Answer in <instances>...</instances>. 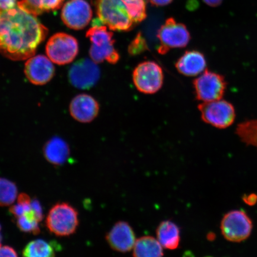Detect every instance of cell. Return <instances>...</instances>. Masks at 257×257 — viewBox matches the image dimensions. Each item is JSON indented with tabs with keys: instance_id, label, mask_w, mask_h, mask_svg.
Masks as SVG:
<instances>
[{
	"instance_id": "7",
	"label": "cell",
	"mask_w": 257,
	"mask_h": 257,
	"mask_svg": "<svg viewBox=\"0 0 257 257\" xmlns=\"http://www.w3.org/2000/svg\"><path fill=\"white\" fill-rule=\"evenodd\" d=\"M227 85L224 76L205 70L194 80L196 98L202 102L219 100L223 98Z\"/></svg>"
},
{
	"instance_id": "35",
	"label": "cell",
	"mask_w": 257,
	"mask_h": 257,
	"mask_svg": "<svg viewBox=\"0 0 257 257\" xmlns=\"http://www.w3.org/2000/svg\"><path fill=\"white\" fill-rule=\"evenodd\" d=\"M1 230H2V226L1 224H0V246H2V236L1 234Z\"/></svg>"
},
{
	"instance_id": "8",
	"label": "cell",
	"mask_w": 257,
	"mask_h": 257,
	"mask_svg": "<svg viewBox=\"0 0 257 257\" xmlns=\"http://www.w3.org/2000/svg\"><path fill=\"white\" fill-rule=\"evenodd\" d=\"M133 81L136 87L145 94H153L162 88L164 74L162 67L153 61H146L138 64L133 72Z\"/></svg>"
},
{
	"instance_id": "24",
	"label": "cell",
	"mask_w": 257,
	"mask_h": 257,
	"mask_svg": "<svg viewBox=\"0 0 257 257\" xmlns=\"http://www.w3.org/2000/svg\"><path fill=\"white\" fill-rule=\"evenodd\" d=\"M40 221L31 208L24 216L16 218V224L19 230L25 233L37 235L40 233Z\"/></svg>"
},
{
	"instance_id": "29",
	"label": "cell",
	"mask_w": 257,
	"mask_h": 257,
	"mask_svg": "<svg viewBox=\"0 0 257 257\" xmlns=\"http://www.w3.org/2000/svg\"><path fill=\"white\" fill-rule=\"evenodd\" d=\"M242 200L246 205L249 206H253L257 203V195L251 193V194L243 195Z\"/></svg>"
},
{
	"instance_id": "9",
	"label": "cell",
	"mask_w": 257,
	"mask_h": 257,
	"mask_svg": "<svg viewBox=\"0 0 257 257\" xmlns=\"http://www.w3.org/2000/svg\"><path fill=\"white\" fill-rule=\"evenodd\" d=\"M46 50L51 62L59 65H64L73 62L78 55V43L71 35L58 33L48 40Z\"/></svg>"
},
{
	"instance_id": "15",
	"label": "cell",
	"mask_w": 257,
	"mask_h": 257,
	"mask_svg": "<svg viewBox=\"0 0 257 257\" xmlns=\"http://www.w3.org/2000/svg\"><path fill=\"white\" fill-rule=\"evenodd\" d=\"M70 114L81 123H89L97 116L99 110L98 102L92 96L82 94L73 98L70 102Z\"/></svg>"
},
{
	"instance_id": "2",
	"label": "cell",
	"mask_w": 257,
	"mask_h": 257,
	"mask_svg": "<svg viewBox=\"0 0 257 257\" xmlns=\"http://www.w3.org/2000/svg\"><path fill=\"white\" fill-rule=\"evenodd\" d=\"M96 13L110 30L128 32L147 18V0H96Z\"/></svg>"
},
{
	"instance_id": "13",
	"label": "cell",
	"mask_w": 257,
	"mask_h": 257,
	"mask_svg": "<svg viewBox=\"0 0 257 257\" xmlns=\"http://www.w3.org/2000/svg\"><path fill=\"white\" fill-rule=\"evenodd\" d=\"M25 74L33 84L43 85L53 79L55 68L49 58L43 55L34 56L25 63Z\"/></svg>"
},
{
	"instance_id": "34",
	"label": "cell",
	"mask_w": 257,
	"mask_h": 257,
	"mask_svg": "<svg viewBox=\"0 0 257 257\" xmlns=\"http://www.w3.org/2000/svg\"><path fill=\"white\" fill-rule=\"evenodd\" d=\"M208 240H212L215 239V234L214 233H209L207 236Z\"/></svg>"
},
{
	"instance_id": "18",
	"label": "cell",
	"mask_w": 257,
	"mask_h": 257,
	"mask_svg": "<svg viewBox=\"0 0 257 257\" xmlns=\"http://www.w3.org/2000/svg\"><path fill=\"white\" fill-rule=\"evenodd\" d=\"M157 237L163 248L176 249L181 241L179 228L172 221H163L157 227Z\"/></svg>"
},
{
	"instance_id": "23",
	"label": "cell",
	"mask_w": 257,
	"mask_h": 257,
	"mask_svg": "<svg viewBox=\"0 0 257 257\" xmlns=\"http://www.w3.org/2000/svg\"><path fill=\"white\" fill-rule=\"evenodd\" d=\"M18 189L15 183L0 178V207H7L14 203L18 198Z\"/></svg>"
},
{
	"instance_id": "12",
	"label": "cell",
	"mask_w": 257,
	"mask_h": 257,
	"mask_svg": "<svg viewBox=\"0 0 257 257\" xmlns=\"http://www.w3.org/2000/svg\"><path fill=\"white\" fill-rule=\"evenodd\" d=\"M92 16L91 6L85 0H69L62 9V21L72 30H83L89 24Z\"/></svg>"
},
{
	"instance_id": "17",
	"label": "cell",
	"mask_w": 257,
	"mask_h": 257,
	"mask_svg": "<svg viewBox=\"0 0 257 257\" xmlns=\"http://www.w3.org/2000/svg\"><path fill=\"white\" fill-rule=\"evenodd\" d=\"M44 156L54 166H62L68 160L70 151L68 144L59 137H53L45 144Z\"/></svg>"
},
{
	"instance_id": "36",
	"label": "cell",
	"mask_w": 257,
	"mask_h": 257,
	"mask_svg": "<svg viewBox=\"0 0 257 257\" xmlns=\"http://www.w3.org/2000/svg\"><path fill=\"white\" fill-rule=\"evenodd\" d=\"M205 257H213V256H205Z\"/></svg>"
},
{
	"instance_id": "22",
	"label": "cell",
	"mask_w": 257,
	"mask_h": 257,
	"mask_svg": "<svg viewBox=\"0 0 257 257\" xmlns=\"http://www.w3.org/2000/svg\"><path fill=\"white\" fill-rule=\"evenodd\" d=\"M235 134L241 142L257 149V119L241 122L237 125Z\"/></svg>"
},
{
	"instance_id": "4",
	"label": "cell",
	"mask_w": 257,
	"mask_h": 257,
	"mask_svg": "<svg viewBox=\"0 0 257 257\" xmlns=\"http://www.w3.org/2000/svg\"><path fill=\"white\" fill-rule=\"evenodd\" d=\"M86 36L91 42L89 56L95 63H100L104 60L111 64L118 62L120 56L114 46L113 34L108 31L106 26L92 27Z\"/></svg>"
},
{
	"instance_id": "11",
	"label": "cell",
	"mask_w": 257,
	"mask_h": 257,
	"mask_svg": "<svg viewBox=\"0 0 257 257\" xmlns=\"http://www.w3.org/2000/svg\"><path fill=\"white\" fill-rule=\"evenodd\" d=\"M68 77L70 83L75 88L89 89L98 81L100 70L94 61L85 58L73 64Z\"/></svg>"
},
{
	"instance_id": "28",
	"label": "cell",
	"mask_w": 257,
	"mask_h": 257,
	"mask_svg": "<svg viewBox=\"0 0 257 257\" xmlns=\"http://www.w3.org/2000/svg\"><path fill=\"white\" fill-rule=\"evenodd\" d=\"M0 257H18V253L12 246H0Z\"/></svg>"
},
{
	"instance_id": "10",
	"label": "cell",
	"mask_w": 257,
	"mask_h": 257,
	"mask_svg": "<svg viewBox=\"0 0 257 257\" xmlns=\"http://www.w3.org/2000/svg\"><path fill=\"white\" fill-rule=\"evenodd\" d=\"M160 42L159 53L166 54L172 48H182L187 46L191 35L184 24L178 23L170 18L160 27L157 34Z\"/></svg>"
},
{
	"instance_id": "1",
	"label": "cell",
	"mask_w": 257,
	"mask_h": 257,
	"mask_svg": "<svg viewBox=\"0 0 257 257\" xmlns=\"http://www.w3.org/2000/svg\"><path fill=\"white\" fill-rule=\"evenodd\" d=\"M48 32L36 16L18 6L0 10V53L8 59L22 61L35 56Z\"/></svg>"
},
{
	"instance_id": "32",
	"label": "cell",
	"mask_w": 257,
	"mask_h": 257,
	"mask_svg": "<svg viewBox=\"0 0 257 257\" xmlns=\"http://www.w3.org/2000/svg\"><path fill=\"white\" fill-rule=\"evenodd\" d=\"M203 2L211 7L216 8L219 6L223 2V0H203Z\"/></svg>"
},
{
	"instance_id": "20",
	"label": "cell",
	"mask_w": 257,
	"mask_h": 257,
	"mask_svg": "<svg viewBox=\"0 0 257 257\" xmlns=\"http://www.w3.org/2000/svg\"><path fill=\"white\" fill-rule=\"evenodd\" d=\"M64 0H20L18 7L34 16L56 11L62 7Z\"/></svg>"
},
{
	"instance_id": "27",
	"label": "cell",
	"mask_w": 257,
	"mask_h": 257,
	"mask_svg": "<svg viewBox=\"0 0 257 257\" xmlns=\"http://www.w3.org/2000/svg\"><path fill=\"white\" fill-rule=\"evenodd\" d=\"M31 208L32 210L34 211L35 215H36L38 221L41 222V221L43 220L44 213L43 207H42L40 201L36 198L32 200Z\"/></svg>"
},
{
	"instance_id": "3",
	"label": "cell",
	"mask_w": 257,
	"mask_h": 257,
	"mask_svg": "<svg viewBox=\"0 0 257 257\" xmlns=\"http://www.w3.org/2000/svg\"><path fill=\"white\" fill-rule=\"evenodd\" d=\"M50 232L57 236H69L79 226L78 210L67 202H57L51 208L46 220Z\"/></svg>"
},
{
	"instance_id": "31",
	"label": "cell",
	"mask_w": 257,
	"mask_h": 257,
	"mask_svg": "<svg viewBox=\"0 0 257 257\" xmlns=\"http://www.w3.org/2000/svg\"><path fill=\"white\" fill-rule=\"evenodd\" d=\"M173 2V0H150L151 4L157 7H162L169 5Z\"/></svg>"
},
{
	"instance_id": "21",
	"label": "cell",
	"mask_w": 257,
	"mask_h": 257,
	"mask_svg": "<svg viewBox=\"0 0 257 257\" xmlns=\"http://www.w3.org/2000/svg\"><path fill=\"white\" fill-rule=\"evenodd\" d=\"M22 257H56V252L51 243L43 239H36L26 245Z\"/></svg>"
},
{
	"instance_id": "33",
	"label": "cell",
	"mask_w": 257,
	"mask_h": 257,
	"mask_svg": "<svg viewBox=\"0 0 257 257\" xmlns=\"http://www.w3.org/2000/svg\"><path fill=\"white\" fill-rule=\"evenodd\" d=\"M183 257H195V255L190 250H187V251L185 252Z\"/></svg>"
},
{
	"instance_id": "26",
	"label": "cell",
	"mask_w": 257,
	"mask_h": 257,
	"mask_svg": "<svg viewBox=\"0 0 257 257\" xmlns=\"http://www.w3.org/2000/svg\"><path fill=\"white\" fill-rule=\"evenodd\" d=\"M148 50L147 44L142 34H137L128 46V51L131 55L136 56Z\"/></svg>"
},
{
	"instance_id": "25",
	"label": "cell",
	"mask_w": 257,
	"mask_h": 257,
	"mask_svg": "<svg viewBox=\"0 0 257 257\" xmlns=\"http://www.w3.org/2000/svg\"><path fill=\"white\" fill-rule=\"evenodd\" d=\"M31 201L30 196L25 193H21L18 196L17 203L10 208V213L16 218L24 216L31 210Z\"/></svg>"
},
{
	"instance_id": "14",
	"label": "cell",
	"mask_w": 257,
	"mask_h": 257,
	"mask_svg": "<svg viewBox=\"0 0 257 257\" xmlns=\"http://www.w3.org/2000/svg\"><path fill=\"white\" fill-rule=\"evenodd\" d=\"M105 238L112 249L120 252L130 251L137 240L133 228L123 221L115 223Z\"/></svg>"
},
{
	"instance_id": "19",
	"label": "cell",
	"mask_w": 257,
	"mask_h": 257,
	"mask_svg": "<svg viewBox=\"0 0 257 257\" xmlns=\"http://www.w3.org/2000/svg\"><path fill=\"white\" fill-rule=\"evenodd\" d=\"M163 247L159 240L150 236L137 239L134 246V257H163Z\"/></svg>"
},
{
	"instance_id": "5",
	"label": "cell",
	"mask_w": 257,
	"mask_h": 257,
	"mask_svg": "<svg viewBox=\"0 0 257 257\" xmlns=\"http://www.w3.org/2000/svg\"><path fill=\"white\" fill-rule=\"evenodd\" d=\"M220 230L225 239L240 243L249 238L252 232L253 222L245 211L231 210L221 220Z\"/></svg>"
},
{
	"instance_id": "30",
	"label": "cell",
	"mask_w": 257,
	"mask_h": 257,
	"mask_svg": "<svg viewBox=\"0 0 257 257\" xmlns=\"http://www.w3.org/2000/svg\"><path fill=\"white\" fill-rule=\"evenodd\" d=\"M18 0H0V10H9L17 6Z\"/></svg>"
},
{
	"instance_id": "6",
	"label": "cell",
	"mask_w": 257,
	"mask_h": 257,
	"mask_svg": "<svg viewBox=\"0 0 257 257\" xmlns=\"http://www.w3.org/2000/svg\"><path fill=\"white\" fill-rule=\"evenodd\" d=\"M198 110L205 123L220 130L232 126L236 119L235 108L224 99L202 102Z\"/></svg>"
},
{
	"instance_id": "16",
	"label": "cell",
	"mask_w": 257,
	"mask_h": 257,
	"mask_svg": "<svg viewBox=\"0 0 257 257\" xmlns=\"http://www.w3.org/2000/svg\"><path fill=\"white\" fill-rule=\"evenodd\" d=\"M207 61L203 54L197 50L187 51L179 58L176 68L182 75L196 76L206 70Z\"/></svg>"
}]
</instances>
